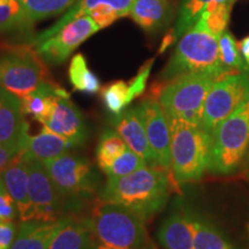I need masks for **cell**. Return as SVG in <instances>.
<instances>
[{"label":"cell","instance_id":"1","mask_svg":"<svg viewBox=\"0 0 249 249\" xmlns=\"http://www.w3.org/2000/svg\"><path fill=\"white\" fill-rule=\"evenodd\" d=\"M166 171L145 166L121 178H107L102 200L123 205L147 220L163 210L170 198L171 182Z\"/></svg>","mask_w":249,"mask_h":249},{"label":"cell","instance_id":"2","mask_svg":"<svg viewBox=\"0 0 249 249\" xmlns=\"http://www.w3.org/2000/svg\"><path fill=\"white\" fill-rule=\"evenodd\" d=\"M86 222L93 249H143L147 241L145 220L123 205L103 201Z\"/></svg>","mask_w":249,"mask_h":249},{"label":"cell","instance_id":"3","mask_svg":"<svg viewBox=\"0 0 249 249\" xmlns=\"http://www.w3.org/2000/svg\"><path fill=\"white\" fill-rule=\"evenodd\" d=\"M171 133V170L180 183L197 181L209 171L213 136L200 124L167 118Z\"/></svg>","mask_w":249,"mask_h":249},{"label":"cell","instance_id":"4","mask_svg":"<svg viewBox=\"0 0 249 249\" xmlns=\"http://www.w3.org/2000/svg\"><path fill=\"white\" fill-rule=\"evenodd\" d=\"M193 73L210 74L217 79L230 75L220 61L217 37L195 27L181 36L161 77L172 80Z\"/></svg>","mask_w":249,"mask_h":249},{"label":"cell","instance_id":"5","mask_svg":"<svg viewBox=\"0 0 249 249\" xmlns=\"http://www.w3.org/2000/svg\"><path fill=\"white\" fill-rule=\"evenodd\" d=\"M249 149V97L213 134L209 171L231 174L239 169Z\"/></svg>","mask_w":249,"mask_h":249},{"label":"cell","instance_id":"6","mask_svg":"<svg viewBox=\"0 0 249 249\" xmlns=\"http://www.w3.org/2000/svg\"><path fill=\"white\" fill-rule=\"evenodd\" d=\"M217 77L193 73L178 76L161 90L160 103L166 118H180L200 124L208 92Z\"/></svg>","mask_w":249,"mask_h":249},{"label":"cell","instance_id":"7","mask_svg":"<svg viewBox=\"0 0 249 249\" xmlns=\"http://www.w3.org/2000/svg\"><path fill=\"white\" fill-rule=\"evenodd\" d=\"M42 58L27 48L0 52V87L23 98L44 82L48 71Z\"/></svg>","mask_w":249,"mask_h":249},{"label":"cell","instance_id":"8","mask_svg":"<svg viewBox=\"0 0 249 249\" xmlns=\"http://www.w3.org/2000/svg\"><path fill=\"white\" fill-rule=\"evenodd\" d=\"M249 97V71L217 80L205 98L200 126L211 136L218 126Z\"/></svg>","mask_w":249,"mask_h":249},{"label":"cell","instance_id":"9","mask_svg":"<svg viewBox=\"0 0 249 249\" xmlns=\"http://www.w3.org/2000/svg\"><path fill=\"white\" fill-rule=\"evenodd\" d=\"M43 164L62 198L90 195L95 191V173L83 158L66 152Z\"/></svg>","mask_w":249,"mask_h":249},{"label":"cell","instance_id":"10","mask_svg":"<svg viewBox=\"0 0 249 249\" xmlns=\"http://www.w3.org/2000/svg\"><path fill=\"white\" fill-rule=\"evenodd\" d=\"M23 156L28 165V193L33 211V220H59L61 218L62 197L50 178L44 164L35 158Z\"/></svg>","mask_w":249,"mask_h":249},{"label":"cell","instance_id":"11","mask_svg":"<svg viewBox=\"0 0 249 249\" xmlns=\"http://www.w3.org/2000/svg\"><path fill=\"white\" fill-rule=\"evenodd\" d=\"M101 30L89 15L74 18L54 35L35 45L37 54L49 64H61L75 49Z\"/></svg>","mask_w":249,"mask_h":249},{"label":"cell","instance_id":"12","mask_svg":"<svg viewBox=\"0 0 249 249\" xmlns=\"http://www.w3.org/2000/svg\"><path fill=\"white\" fill-rule=\"evenodd\" d=\"M156 165L171 169V133L160 101L145 99L138 105Z\"/></svg>","mask_w":249,"mask_h":249},{"label":"cell","instance_id":"13","mask_svg":"<svg viewBox=\"0 0 249 249\" xmlns=\"http://www.w3.org/2000/svg\"><path fill=\"white\" fill-rule=\"evenodd\" d=\"M43 126L58 135L75 142L77 145L85 143L88 136L82 113L71 101L70 95L64 89L59 92L53 111Z\"/></svg>","mask_w":249,"mask_h":249},{"label":"cell","instance_id":"14","mask_svg":"<svg viewBox=\"0 0 249 249\" xmlns=\"http://www.w3.org/2000/svg\"><path fill=\"white\" fill-rule=\"evenodd\" d=\"M110 124L130 150L143 158L148 165L157 166L138 107L124 110L118 116H113Z\"/></svg>","mask_w":249,"mask_h":249},{"label":"cell","instance_id":"15","mask_svg":"<svg viewBox=\"0 0 249 249\" xmlns=\"http://www.w3.org/2000/svg\"><path fill=\"white\" fill-rule=\"evenodd\" d=\"M21 152L27 157L44 161L64 155L73 148L79 147L75 142L58 135L49 129H42L36 135L28 133V124H24L20 138Z\"/></svg>","mask_w":249,"mask_h":249},{"label":"cell","instance_id":"16","mask_svg":"<svg viewBox=\"0 0 249 249\" xmlns=\"http://www.w3.org/2000/svg\"><path fill=\"white\" fill-rule=\"evenodd\" d=\"M6 188L18 205L21 220H33V211L28 193V165L24 156L18 154L1 172Z\"/></svg>","mask_w":249,"mask_h":249},{"label":"cell","instance_id":"17","mask_svg":"<svg viewBox=\"0 0 249 249\" xmlns=\"http://www.w3.org/2000/svg\"><path fill=\"white\" fill-rule=\"evenodd\" d=\"M158 240L164 249H194V227L191 213H171L158 230Z\"/></svg>","mask_w":249,"mask_h":249},{"label":"cell","instance_id":"18","mask_svg":"<svg viewBox=\"0 0 249 249\" xmlns=\"http://www.w3.org/2000/svg\"><path fill=\"white\" fill-rule=\"evenodd\" d=\"M23 116L21 98L0 87V144L20 142Z\"/></svg>","mask_w":249,"mask_h":249},{"label":"cell","instance_id":"19","mask_svg":"<svg viewBox=\"0 0 249 249\" xmlns=\"http://www.w3.org/2000/svg\"><path fill=\"white\" fill-rule=\"evenodd\" d=\"M134 2H135V0H79L73 6H71L65 12L64 15H61V18H59L57 22L52 24L46 30L42 31L39 35H37L35 39H33V45L35 46L39 44L40 42L54 35L57 31L60 30L64 26H66L68 22L73 21L74 18L89 14L90 11H92L93 8L97 7L99 5H105L107 7L114 9L123 18L130 14Z\"/></svg>","mask_w":249,"mask_h":249},{"label":"cell","instance_id":"20","mask_svg":"<svg viewBox=\"0 0 249 249\" xmlns=\"http://www.w3.org/2000/svg\"><path fill=\"white\" fill-rule=\"evenodd\" d=\"M61 220H21L11 249H49Z\"/></svg>","mask_w":249,"mask_h":249},{"label":"cell","instance_id":"21","mask_svg":"<svg viewBox=\"0 0 249 249\" xmlns=\"http://www.w3.org/2000/svg\"><path fill=\"white\" fill-rule=\"evenodd\" d=\"M49 249H93L86 220L74 217L62 218L61 225L52 239Z\"/></svg>","mask_w":249,"mask_h":249},{"label":"cell","instance_id":"22","mask_svg":"<svg viewBox=\"0 0 249 249\" xmlns=\"http://www.w3.org/2000/svg\"><path fill=\"white\" fill-rule=\"evenodd\" d=\"M171 6L169 0H135L130 17L147 33H155L169 21Z\"/></svg>","mask_w":249,"mask_h":249},{"label":"cell","instance_id":"23","mask_svg":"<svg viewBox=\"0 0 249 249\" xmlns=\"http://www.w3.org/2000/svg\"><path fill=\"white\" fill-rule=\"evenodd\" d=\"M60 91L61 88L44 81L38 88L21 98L23 114L33 117L36 121L44 124L53 111L55 99Z\"/></svg>","mask_w":249,"mask_h":249},{"label":"cell","instance_id":"24","mask_svg":"<svg viewBox=\"0 0 249 249\" xmlns=\"http://www.w3.org/2000/svg\"><path fill=\"white\" fill-rule=\"evenodd\" d=\"M22 12L21 28L67 11L79 0H18Z\"/></svg>","mask_w":249,"mask_h":249},{"label":"cell","instance_id":"25","mask_svg":"<svg viewBox=\"0 0 249 249\" xmlns=\"http://www.w3.org/2000/svg\"><path fill=\"white\" fill-rule=\"evenodd\" d=\"M233 4L234 2L227 1L213 2V4L205 6L193 27L207 31V33L219 38L224 31H226Z\"/></svg>","mask_w":249,"mask_h":249},{"label":"cell","instance_id":"26","mask_svg":"<svg viewBox=\"0 0 249 249\" xmlns=\"http://www.w3.org/2000/svg\"><path fill=\"white\" fill-rule=\"evenodd\" d=\"M191 214L194 227V249H233L213 224L200 214Z\"/></svg>","mask_w":249,"mask_h":249},{"label":"cell","instance_id":"27","mask_svg":"<svg viewBox=\"0 0 249 249\" xmlns=\"http://www.w3.org/2000/svg\"><path fill=\"white\" fill-rule=\"evenodd\" d=\"M68 77L71 86L77 91L95 95L101 90V81L98 76L88 67L85 55L77 53L71 58Z\"/></svg>","mask_w":249,"mask_h":249},{"label":"cell","instance_id":"28","mask_svg":"<svg viewBox=\"0 0 249 249\" xmlns=\"http://www.w3.org/2000/svg\"><path fill=\"white\" fill-rule=\"evenodd\" d=\"M128 148L121 136L114 129H105L99 138L96 158L103 172Z\"/></svg>","mask_w":249,"mask_h":249},{"label":"cell","instance_id":"29","mask_svg":"<svg viewBox=\"0 0 249 249\" xmlns=\"http://www.w3.org/2000/svg\"><path fill=\"white\" fill-rule=\"evenodd\" d=\"M235 2V0H181L178 20L172 34L174 40L180 38L187 30L194 26L205 6L213 2Z\"/></svg>","mask_w":249,"mask_h":249},{"label":"cell","instance_id":"30","mask_svg":"<svg viewBox=\"0 0 249 249\" xmlns=\"http://www.w3.org/2000/svg\"><path fill=\"white\" fill-rule=\"evenodd\" d=\"M218 46H219L220 61L230 74L240 73L249 70L242 58L240 49L236 44L234 37L230 31H224L223 35L218 38Z\"/></svg>","mask_w":249,"mask_h":249},{"label":"cell","instance_id":"31","mask_svg":"<svg viewBox=\"0 0 249 249\" xmlns=\"http://www.w3.org/2000/svg\"><path fill=\"white\" fill-rule=\"evenodd\" d=\"M102 98L105 108L112 116L120 114L133 102L129 96L128 83L124 81H114L105 86L102 90Z\"/></svg>","mask_w":249,"mask_h":249},{"label":"cell","instance_id":"32","mask_svg":"<svg viewBox=\"0 0 249 249\" xmlns=\"http://www.w3.org/2000/svg\"><path fill=\"white\" fill-rule=\"evenodd\" d=\"M145 166H148L145 160L129 148H127L124 154L119 156L104 173L107 174V178H121Z\"/></svg>","mask_w":249,"mask_h":249},{"label":"cell","instance_id":"33","mask_svg":"<svg viewBox=\"0 0 249 249\" xmlns=\"http://www.w3.org/2000/svg\"><path fill=\"white\" fill-rule=\"evenodd\" d=\"M22 12L18 0L0 5V34L12 30L14 28H21Z\"/></svg>","mask_w":249,"mask_h":249},{"label":"cell","instance_id":"34","mask_svg":"<svg viewBox=\"0 0 249 249\" xmlns=\"http://www.w3.org/2000/svg\"><path fill=\"white\" fill-rule=\"evenodd\" d=\"M18 216H20L18 205L6 188L1 173H0V220H5V222L12 220L13 222Z\"/></svg>","mask_w":249,"mask_h":249},{"label":"cell","instance_id":"35","mask_svg":"<svg viewBox=\"0 0 249 249\" xmlns=\"http://www.w3.org/2000/svg\"><path fill=\"white\" fill-rule=\"evenodd\" d=\"M87 15H89L101 29L111 26L114 21H117L118 18H121L118 12L107 7V6L105 5L97 6V7L93 8L92 11H90L89 14Z\"/></svg>","mask_w":249,"mask_h":249},{"label":"cell","instance_id":"36","mask_svg":"<svg viewBox=\"0 0 249 249\" xmlns=\"http://www.w3.org/2000/svg\"><path fill=\"white\" fill-rule=\"evenodd\" d=\"M152 62H154V60H149L147 64L141 68V71H139L138 75L134 77V79L128 83L129 96L132 101H134L136 97H139L140 95H142V93L144 92L148 77L150 75Z\"/></svg>","mask_w":249,"mask_h":249},{"label":"cell","instance_id":"37","mask_svg":"<svg viewBox=\"0 0 249 249\" xmlns=\"http://www.w3.org/2000/svg\"><path fill=\"white\" fill-rule=\"evenodd\" d=\"M17 235V225L12 220H0V249H11Z\"/></svg>","mask_w":249,"mask_h":249},{"label":"cell","instance_id":"38","mask_svg":"<svg viewBox=\"0 0 249 249\" xmlns=\"http://www.w3.org/2000/svg\"><path fill=\"white\" fill-rule=\"evenodd\" d=\"M21 152V143L13 144H0V173L15 160Z\"/></svg>","mask_w":249,"mask_h":249},{"label":"cell","instance_id":"39","mask_svg":"<svg viewBox=\"0 0 249 249\" xmlns=\"http://www.w3.org/2000/svg\"><path fill=\"white\" fill-rule=\"evenodd\" d=\"M239 49H240L241 55L244 58L246 65L249 67V36L246 37L239 44Z\"/></svg>","mask_w":249,"mask_h":249},{"label":"cell","instance_id":"40","mask_svg":"<svg viewBox=\"0 0 249 249\" xmlns=\"http://www.w3.org/2000/svg\"><path fill=\"white\" fill-rule=\"evenodd\" d=\"M13 1V0H0V5H5V4H8V2Z\"/></svg>","mask_w":249,"mask_h":249}]
</instances>
